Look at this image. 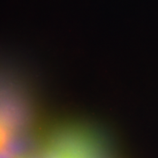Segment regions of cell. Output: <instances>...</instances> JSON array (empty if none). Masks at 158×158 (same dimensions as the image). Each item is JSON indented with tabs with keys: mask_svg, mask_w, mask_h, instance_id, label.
Listing matches in <instances>:
<instances>
[{
	"mask_svg": "<svg viewBox=\"0 0 158 158\" xmlns=\"http://www.w3.org/2000/svg\"><path fill=\"white\" fill-rule=\"evenodd\" d=\"M0 158H15L13 153L5 147L0 146Z\"/></svg>",
	"mask_w": 158,
	"mask_h": 158,
	"instance_id": "obj_1",
	"label": "cell"
},
{
	"mask_svg": "<svg viewBox=\"0 0 158 158\" xmlns=\"http://www.w3.org/2000/svg\"><path fill=\"white\" fill-rule=\"evenodd\" d=\"M18 158H25V157H18Z\"/></svg>",
	"mask_w": 158,
	"mask_h": 158,
	"instance_id": "obj_2",
	"label": "cell"
}]
</instances>
